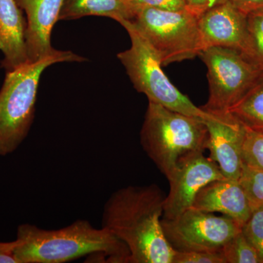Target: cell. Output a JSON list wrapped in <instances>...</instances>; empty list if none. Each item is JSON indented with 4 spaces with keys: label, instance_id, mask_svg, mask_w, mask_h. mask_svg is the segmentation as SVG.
<instances>
[{
    "label": "cell",
    "instance_id": "17",
    "mask_svg": "<svg viewBox=\"0 0 263 263\" xmlns=\"http://www.w3.org/2000/svg\"><path fill=\"white\" fill-rule=\"evenodd\" d=\"M221 253L226 263H262L258 252L242 230L227 242Z\"/></svg>",
    "mask_w": 263,
    "mask_h": 263
},
{
    "label": "cell",
    "instance_id": "7",
    "mask_svg": "<svg viewBox=\"0 0 263 263\" xmlns=\"http://www.w3.org/2000/svg\"><path fill=\"white\" fill-rule=\"evenodd\" d=\"M130 21L158 53L164 67L195 58L203 50L198 18L187 10L143 8Z\"/></svg>",
    "mask_w": 263,
    "mask_h": 263
},
{
    "label": "cell",
    "instance_id": "25",
    "mask_svg": "<svg viewBox=\"0 0 263 263\" xmlns=\"http://www.w3.org/2000/svg\"><path fill=\"white\" fill-rule=\"evenodd\" d=\"M18 240L11 242H0V263H16L14 250Z\"/></svg>",
    "mask_w": 263,
    "mask_h": 263
},
{
    "label": "cell",
    "instance_id": "20",
    "mask_svg": "<svg viewBox=\"0 0 263 263\" xmlns=\"http://www.w3.org/2000/svg\"><path fill=\"white\" fill-rule=\"evenodd\" d=\"M239 181L252 211L263 205V171L243 164Z\"/></svg>",
    "mask_w": 263,
    "mask_h": 263
},
{
    "label": "cell",
    "instance_id": "1",
    "mask_svg": "<svg viewBox=\"0 0 263 263\" xmlns=\"http://www.w3.org/2000/svg\"><path fill=\"white\" fill-rule=\"evenodd\" d=\"M164 196L155 183L114 192L103 207L102 227L129 249V263H173L175 250L162 224Z\"/></svg>",
    "mask_w": 263,
    "mask_h": 263
},
{
    "label": "cell",
    "instance_id": "14",
    "mask_svg": "<svg viewBox=\"0 0 263 263\" xmlns=\"http://www.w3.org/2000/svg\"><path fill=\"white\" fill-rule=\"evenodd\" d=\"M27 21L15 0H0V51L6 72L28 63L26 45Z\"/></svg>",
    "mask_w": 263,
    "mask_h": 263
},
{
    "label": "cell",
    "instance_id": "19",
    "mask_svg": "<svg viewBox=\"0 0 263 263\" xmlns=\"http://www.w3.org/2000/svg\"><path fill=\"white\" fill-rule=\"evenodd\" d=\"M245 127L241 148L243 164L263 171V132Z\"/></svg>",
    "mask_w": 263,
    "mask_h": 263
},
{
    "label": "cell",
    "instance_id": "3",
    "mask_svg": "<svg viewBox=\"0 0 263 263\" xmlns=\"http://www.w3.org/2000/svg\"><path fill=\"white\" fill-rule=\"evenodd\" d=\"M148 157L167 179L187 156L207 149L205 120L148 101L140 134Z\"/></svg>",
    "mask_w": 263,
    "mask_h": 263
},
{
    "label": "cell",
    "instance_id": "21",
    "mask_svg": "<svg viewBox=\"0 0 263 263\" xmlns=\"http://www.w3.org/2000/svg\"><path fill=\"white\" fill-rule=\"evenodd\" d=\"M242 232L258 252L263 263V205L252 211L250 217L242 227Z\"/></svg>",
    "mask_w": 263,
    "mask_h": 263
},
{
    "label": "cell",
    "instance_id": "2",
    "mask_svg": "<svg viewBox=\"0 0 263 263\" xmlns=\"http://www.w3.org/2000/svg\"><path fill=\"white\" fill-rule=\"evenodd\" d=\"M16 240V263H64L93 254L100 255L105 262L129 263L130 254L125 243L86 219H78L58 230L21 224Z\"/></svg>",
    "mask_w": 263,
    "mask_h": 263
},
{
    "label": "cell",
    "instance_id": "12",
    "mask_svg": "<svg viewBox=\"0 0 263 263\" xmlns=\"http://www.w3.org/2000/svg\"><path fill=\"white\" fill-rule=\"evenodd\" d=\"M27 14L26 45L29 62H35L60 51L51 46L53 26L60 18L65 0H15Z\"/></svg>",
    "mask_w": 263,
    "mask_h": 263
},
{
    "label": "cell",
    "instance_id": "8",
    "mask_svg": "<svg viewBox=\"0 0 263 263\" xmlns=\"http://www.w3.org/2000/svg\"><path fill=\"white\" fill-rule=\"evenodd\" d=\"M166 239L178 252H221L243 224L226 215L190 208L174 219H162Z\"/></svg>",
    "mask_w": 263,
    "mask_h": 263
},
{
    "label": "cell",
    "instance_id": "18",
    "mask_svg": "<svg viewBox=\"0 0 263 263\" xmlns=\"http://www.w3.org/2000/svg\"><path fill=\"white\" fill-rule=\"evenodd\" d=\"M248 57L263 70V9L247 14Z\"/></svg>",
    "mask_w": 263,
    "mask_h": 263
},
{
    "label": "cell",
    "instance_id": "11",
    "mask_svg": "<svg viewBox=\"0 0 263 263\" xmlns=\"http://www.w3.org/2000/svg\"><path fill=\"white\" fill-rule=\"evenodd\" d=\"M207 149L224 178L238 181L243 167L241 148L245 127L229 113L205 120Z\"/></svg>",
    "mask_w": 263,
    "mask_h": 263
},
{
    "label": "cell",
    "instance_id": "9",
    "mask_svg": "<svg viewBox=\"0 0 263 263\" xmlns=\"http://www.w3.org/2000/svg\"><path fill=\"white\" fill-rule=\"evenodd\" d=\"M226 179L219 166L203 152L192 154L180 162L171 177L164 201L163 218L174 219L193 206L197 194L208 183Z\"/></svg>",
    "mask_w": 263,
    "mask_h": 263
},
{
    "label": "cell",
    "instance_id": "26",
    "mask_svg": "<svg viewBox=\"0 0 263 263\" xmlns=\"http://www.w3.org/2000/svg\"><path fill=\"white\" fill-rule=\"evenodd\" d=\"M242 12L248 14L251 12L263 9V0H228Z\"/></svg>",
    "mask_w": 263,
    "mask_h": 263
},
{
    "label": "cell",
    "instance_id": "16",
    "mask_svg": "<svg viewBox=\"0 0 263 263\" xmlns=\"http://www.w3.org/2000/svg\"><path fill=\"white\" fill-rule=\"evenodd\" d=\"M228 113L245 127L263 132V77Z\"/></svg>",
    "mask_w": 263,
    "mask_h": 263
},
{
    "label": "cell",
    "instance_id": "13",
    "mask_svg": "<svg viewBox=\"0 0 263 263\" xmlns=\"http://www.w3.org/2000/svg\"><path fill=\"white\" fill-rule=\"evenodd\" d=\"M193 209L208 213H220L245 224L252 214L248 197L239 181L233 179L213 181L197 194Z\"/></svg>",
    "mask_w": 263,
    "mask_h": 263
},
{
    "label": "cell",
    "instance_id": "22",
    "mask_svg": "<svg viewBox=\"0 0 263 263\" xmlns=\"http://www.w3.org/2000/svg\"><path fill=\"white\" fill-rule=\"evenodd\" d=\"M173 263H226L221 252H178Z\"/></svg>",
    "mask_w": 263,
    "mask_h": 263
},
{
    "label": "cell",
    "instance_id": "4",
    "mask_svg": "<svg viewBox=\"0 0 263 263\" xmlns=\"http://www.w3.org/2000/svg\"><path fill=\"white\" fill-rule=\"evenodd\" d=\"M86 60L72 51H60L6 72L0 90V156L14 152L28 135L34 121L38 85L43 71L59 62Z\"/></svg>",
    "mask_w": 263,
    "mask_h": 263
},
{
    "label": "cell",
    "instance_id": "23",
    "mask_svg": "<svg viewBox=\"0 0 263 263\" xmlns=\"http://www.w3.org/2000/svg\"><path fill=\"white\" fill-rule=\"evenodd\" d=\"M133 13L143 8H153L164 10H186L183 0H127Z\"/></svg>",
    "mask_w": 263,
    "mask_h": 263
},
{
    "label": "cell",
    "instance_id": "5",
    "mask_svg": "<svg viewBox=\"0 0 263 263\" xmlns=\"http://www.w3.org/2000/svg\"><path fill=\"white\" fill-rule=\"evenodd\" d=\"M118 22L129 34L131 47L118 53L117 57L138 92L146 95L148 101L174 111L204 120L215 117L196 106L170 81L162 70L158 53L132 21L122 19Z\"/></svg>",
    "mask_w": 263,
    "mask_h": 263
},
{
    "label": "cell",
    "instance_id": "24",
    "mask_svg": "<svg viewBox=\"0 0 263 263\" xmlns=\"http://www.w3.org/2000/svg\"><path fill=\"white\" fill-rule=\"evenodd\" d=\"M224 0H183L185 8L197 18Z\"/></svg>",
    "mask_w": 263,
    "mask_h": 263
},
{
    "label": "cell",
    "instance_id": "10",
    "mask_svg": "<svg viewBox=\"0 0 263 263\" xmlns=\"http://www.w3.org/2000/svg\"><path fill=\"white\" fill-rule=\"evenodd\" d=\"M198 26L203 50L219 46L233 48L248 57L247 14L228 0L200 15Z\"/></svg>",
    "mask_w": 263,
    "mask_h": 263
},
{
    "label": "cell",
    "instance_id": "15",
    "mask_svg": "<svg viewBox=\"0 0 263 263\" xmlns=\"http://www.w3.org/2000/svg\"><path fill=\"white\" fill-rule=\"evenodd\" d=\"M90 15L108 17L119 22L132 20L134 13L127 0H65L59 20H75Z\"/></svg>",
    "mask_w": 263,
    "mask_h": 263
},
{
    "label": "cell",
    "instance_id": "6",
    "mask_svg": "<svg viewBox=\"0 0 263 263\" xmlns=\"http://www.w3.org/2000/svg\"><path fill=\"white\" fill-rule=\"evenodd\" d=\"M199 57L208 68L209 98L201 107L214 115L228 114L263 77V70L245 53L233 48L209 47Z\"/></svg>",
    "mask_w": 263,
    "mask_h": 263
}]
</instances>
